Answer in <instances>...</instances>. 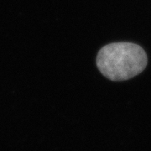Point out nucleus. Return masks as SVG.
<instances>
[{
  "label": "nucleus",
  "mask_w": 151,
  "mask_h": 151,
  "mask_svg": "<svg viewBox=\"0 0 151 151\" xmlns=\"http://www.w3.org/2000/svg\"><path fill=\"white\" fill-rule=\"evenodd\" d=\"M148 59L139 45L130 42L111 43L101 49L97 56L98 70L111 81L129 80L145 69Z\"/></svg>",
  "instance_id": "obj_1"
}]
</instances>
